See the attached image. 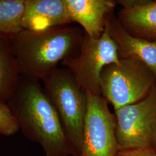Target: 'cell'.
Listing matches in <instances>:
<instances>
[{"mask_svg":"<svg viewBox=\"0 0 156 156\" xmlns=\"http://www.w3.org/2000/svg\"><path fill=\"white\" fill-rule=\"evenodd\" d=\"M7 104L23 134L39 144L45 156H76L56 109L38 80L20 76Z\"/></svg>","mask_w":156,"mask_h":156,"instance_id":"6da1fadb","label":"cell"},{"mask_svg":"<svg viewBox=\"0 0 156 156\" xmlns=\"http://www.w3.org/2000/svg\"><path fill=\"white\" fill-rule=\"evenodd\" d=\"M84 34L69 24L42 31L23 29L8 38L20 76L39 81L78 54Z\"/></svg>","mask_w":156,"mask_h":156,"instance_id":"7a4b0ae2","label":"cell"},{"mask_svg":"<svg viewBox=\"0 0 156 156\" xmlns=\"http://www.w3.org/2000/svg\"><path fill=\"white\" fill-rule=\"evenodd\" d=\"M41 80L58 115L75 155L80 156L88 106L87 95L80 87L73 73L66 67H57Z\"/></svg>","mask_w":156,"mask_h":156,"instance_id":"3957f363","label":"cell"},{"mask_svg":"<svg viewBox=\"0 0 156 156\" xmlns=\"http://www.w3.org/2000/svg\"><path fill=\"white\" fill-rule=\"evenodd\" d=\"M156 83V76L144 63L120 59L104 67L100 76L101 95L115 111L146 98Z\"/></svg>","mask_w":156,"mask_h":156,"instance_id":"277c9868","label":"cell"},{"mask_svg":"<svg viewBox=\"0 0 156 156\" xmlns=\"http://www.w3.org/2000/svg\"><path fill=\"white\" fill-rule=\"evenodd\" d=\"M119 62L117 45L110 37L106 25L99 38H91L85 33L78 54L60 64L71 71L86 94L101 95L100 76L103 68Z\"/></svg>","mask_w":156,"mask_h":156,"instance_id":"5b68a950","label":"cell"},{"mask_svg":"<svg viewBox=\"0 0 156 156\" xmlns=\"http://www.w3.org/2000/svg\"><path fill=\"white\" fill-rule=\"evenodd\" d=\"M119 147L153 146L156 140V83L142 100L115 111Z\"/></svg>","mask_w":156,"mask_h":156,"instance_id":"8992f818","label":"cell"},{"mask_svg":"<svg viewBox=\"0 0 156 156\" xmlns=\"http://www.w3.org/2000/svg\"><path fill=\"white\" fill-rule=\"evenodd\" d=\"M87 95L88 106L79 156H114L119 147L115 114L112 113L101 95Z\"/></svg>","mask_w":156,"mask_h":156,"instance_id":"52a82bcc","label":"cell"},{"mask_svg":"<svg viewBox=\"0 0 156 156\" xmlns=\"http://www.w3.org/2000/svg\"><path fill=\"white\" fill-rule=\"evenodd\" d=\"M122 5L117 18L134 37L156 42V0L116 1Z\"/></svg>","mask_w":156,"mask_h":156,"instance_id":"ba28073f","label":"cell"},{"mask_svg":"<svg viewBox=\"0 0 156 156\" xmlns=\"http://www.w3.org/2000/svg\"><path fill=\"white\" fill-rule=\"evenodd\" d=\"M66 2L73 22L79 24L93 39L99 38L104 33L117 4L113 0H66Z\"/></svg>","mask_w":156,"mask_h":156,"instance_id":"9c48e42d","label":"cell"},{"mask_svg":"<svg viewBox=\"0 0 156 156\" xmlns=\"http://www.w3.org/2000/svg\"><path fill=\"white\" fill-rule=\"evenodd\" d=\"M73 22L66 0H26L24 30L42 31Z\"/></svg>","mask_w":156,"mask_h":156,"instance_id":"30bf717a","label":"cell"},{"mask_svg":"<svg viewBox=\"0 0 156 156\" xmlns=\"http://www.w3.org/2000/svg\"><path fill=\"white\" fill-rule=\"evenodd\" d=\"M107 27L110 37L117 45L119 58H133L142 62L156 76V42L129 34L113 13L109 17Z\"/></svg>","mask_w":156,"mask_h":156,"instance_id":"8fae6325","label":"cell"},{"mask_svg":"<svg viewBox=\"0 0 156 156\" xmlns=\"http://www.w3.org/2000/svg\"><path fill=\"white\" fill-rule=\"evenodd\" d=\"M20 78L9 39L0 35V104L7 103L16 89Z\"/></svg>","mask_w":156,"mask_h":156,"instance_id":"7c38bea8","label":"cell"},{"mask_svg":"<svg viewBox=\"0 0 156 156\" xmlns=\"http://www.w3.org/2000/svg\"><path fill=\"white\" fill-rule=\"evenodd\" d=\"M26 0H0V35L7 37L20 32Z\"/></svg>","mask_w":156,"mask_h":156,"instance_id":"4fadbf2b","label":"cell"},{"mask_svg":"<svg viewBox=\"0 0 156 156\" xmlns=\"http://www.w3.org/2000/svg\"><path fill=\"white\" fill-rule=\"evenodd\" d=\"M19 129L16 118L8 104H0V134L11 136Z\"/></svg>","mask_w":156,"mask_h":156,"instance_id":"5bb4252c","label":"cell"},{"mask_svg":"<svg viewBox=\"0 0 156 156\" xmlns=\"http://www.w3.org/2000/svg\"><path fill=\"white\" fill-rule=\"evenodd\" d=\"M114 156H156V152L153 146L119 147Z\"/></svg>","mask_w":156,"mask_h":156,"instance_id":"9a60e30c","label":"cell"},{"mask_svg":"<svg viewBox=\"0 0 156 156\" xmlns=\"http://www.w3.org/2000/svg\"><path fill=\"white\" fill-rule=\"evenodd\" d=\"M153 147H154V150H155L156 152V140L155 141V142H154V145H153Z\"/></svg>","mask_w":156,"mask_h":156,"instance_id":"2e32d148","label":"cell"},{"mask_svg":"<svg viewBox=\"0 0 156 156\" xmlns=\"http://www.w3.org/2000/svg\"><path fill=\"white\" fill-rule=\"evenodd\" d=\"M1 135V134H0V135Z\"/></svg>","mask_w":156,"mask_h":156,"instance_id":"e0dca14e","label":"cell"}]
</instances>
